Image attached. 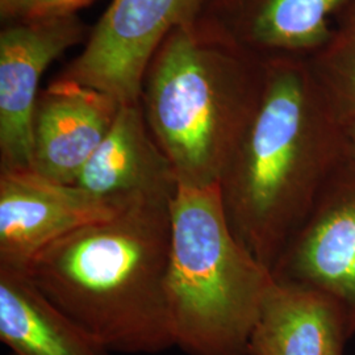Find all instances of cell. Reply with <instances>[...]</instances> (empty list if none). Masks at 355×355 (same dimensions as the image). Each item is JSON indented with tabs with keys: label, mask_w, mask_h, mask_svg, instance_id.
<instances>
[{
	"label": "cell",
	"mask_w": 355,
	"mask_h": 355,
	"mask_svg": "<svg viewBox=\"0 0 355 355\" xmlns=\"http://www.w3.org/2000/svg\"><path fill=\"white\" fill-rule=\"evenodd\" d=\"M306 62L333 112L345 125L355 121V0L336 13L329 37Z\"/></svg>",
	"instance_id": "obj_14"
},
{
	"label": "cell",
	"mask_w": 355,
	"mask_h": 355,
	"mask_svg": "<svg viewBox=\"0 0 355 355\" xmlns=\"http://www.w3.org/2000/svg\"><path fill=\"white\" fill-rule=\"evenodd\" d=\"M95 0H0V19L4 26L78 15Z\"/></svg>",
	"instance_id": "obj_15"
},
{
	"label": "cell",
	"mask_w": 355,
	"mask_h": 355,
	"mask_svg": "<svg viewBox=\"0 0 355 355\" xmlns=\"http://www.w3.org/2000/svg\"><path fill=\"white\" fill-rule=\"evenodd\" d=\"M78 15L24 24L0 32V170L32 168L33 114L40 80L53 61L87 41Z\"/></svg>",
	"instance_id": "obj_7"
},
{
	"label": "cell",
	"mask_w": 355,
	"mask_h": 355,
	"mask_svg": "<svg viewBox=\"0 0 355 355\" xmlns=\"http://www.w3.org/2000/svg\"><path fill=\"white\" fill-rule=\"evenodd\" d=\"M204 0H112L82 53L57 78L99 89L121 104L140 102L153 55L168 33L191 26Z\"/></svg>",
	"instance_id": "obj_5"
},
{
	"label": "cell",
	"mask_w": 355,
	"mask_h": 355,
	"mask_svg": "<svg viewBox=\"0 0 355 355\" xmlns=\"http://www.w3.org/2000/svg\"><path fill=\"white\" fill-rule=\"evenodd\" d=\"M174 195L133 200L54 242L26 268L38 290L111 353L175 346L166 297Z\"/></svg>",
	"instance_id": "obj_2"
},
{
	"label": "cell",
	"mask_w": 355,
	"mask_h": 355,
	"mask_svg": "<svg viewBox=\"0 0 355 355\" xmlns=\"http://www.w3.org/2000/svg\"><path fill=\"white\" fill-rule=\"evenodd\" d=\"M352 338L341 308L318 291L274 279L248 355H345Z\"/></svg>",
	"instance_id": "obj_12"
},
{
	"label": "cell",
	"mask_w": 355,
	"mask_h": 355,
	"mask_svg": "<svg viewBox=\"0 0 355 355\" xmlns=\"http://www.w3.org/2000/svg\"><path fill=\"white\" fill-rule=\"evenodd\" d=\"M266 60L175 28L153 55L140 102L178 184H220L262 101Z\"/></svg>",
	"instance_id": "obj_3"
},
{
	"label": "cell",
	"mask_w": 355,
	"mask_h": 355,
	"mask_svg": "<svg viewBox=\"0 0 355 355\" xmlns=\"http://www.w3.org/2000/svg\"><path fill=\"white\" fill-rule=\"evenodd\" d=\"M120 107L103 91L55 78L40 91L36 103L32 170L74 184L111 130Z\"/></svg>",
	"instance_id": "obj_10"
},
{
	"label": "cell",
	"mask_w": 355,
	"mask_h": 355,
	"mask_svg": "<svg viewBox=\"0 0 355 355\" xmlns=\"http://www.w3.org/2000/svg\"><path fill=\"white\" fill-rule=\"evenodd\" d=\"M347 0H204L191 29L257 55L308 58L328 40Z\"/></svg>",
	"instance_id": "obj_9"
},
{
	"label": "cell",
	"mask_w": 355,
	"mask_h": 355,
	"mask_svg": "<svg viewBox=\"0 0 355 355\" xmlns=\"http://www.w3.org/2000/svg\"><path fill=\"white\" fill-rule=\"evenodd\" d=\"M274 279L305 287L337 303L355 334V161L318 199L272 268Z\"/></svg>",
	"instance_id": "obj_6"
},
{
	"label": "cell",
	"mask_w": 355,
	"mask_h": 355,
	"mask_svg": "<svg viewBox=\"0 0 355 355\" xmlns=\"http://www.w3.org/2000/svg\"><path fill=\"white\" fill-rule=\"evenodd\" d=\"M346 132H347V137H349V142H350L352 158L355 161V121L346 125Z\"/></svg>",
	"instance_id": "obj_16"
},
{
	"label": "cell",
	"mask_w": 355,
	"mask_h": 355,
	"mask_svg": "<svg viewBox=\"0 0 355 355\" xmlns=\"http://www.w3.org/2000/svg\"><path fill=\"white\" fill-rule=\"evenodd\" d=\"M74 184L116 207L175 193L174 167L153 137L141 102L121 104L111 130Z\"/></svg>",
	"instance_id": "obj_11"
},
{
	"label": "cell",
	"mask_w": 355,
	"mask_h": 355,
	"mask_svg": "<svg viewBox=\"0 0 355 355\" xmlns=\"http://www.w3.org/2000/svg\"><path fill=\"white\" fill-rule=\"evenodd\" d=\"M272 282L230 227L220 184H178L166 271L175 346L189 355H248Z\"/></svg>",
	"instance_id": "obj_4"
},
{
	"label": "cell",
	"mask_w": 355,
	"mask_h": 355,
	"mask_svg": "<svg viewBox=\"0 0 355 355\" xmlns=\"http://www.w3.org/2000/svg\"><path fill=\"white\" fill-rule=\"evenodd\" d=\"M0 341L12 355H112L38 290L0 267Z\"/></svg>",
	"instance_id": "obj_13"
},
{
	"label": "cell",
	"mask_w": 355,
	"mask_h": 355,
	"mask_svg": "<svg viewBox=\"0 0 355 355\" xmlns=\"http://www.w3.org/2000/svg\"><path fill=\"white\" fill-rule=\"evenodd\" d=\"M124 207L32 168L0 170V267L26 272L54 242Z\"/></svg>",
	"instance_id": "obj_8"
},
{
	"label": "cell",
	"mask_w": 355,
	"mask_h": 355,
	"mask_svg": "<svg viewBox=\"0 0 355 355\" xmlns=\"http://www.w3.org/2000/svg\"><path fill=\"white\" fill-rule=\"evenodd\" d=\"M258 111L220 180L230 227L271 271L331 180L352 161L346 125L306 58L266 60Z\"/></svg>",
	"instance_id": "obj_1"
}]
</instances>
